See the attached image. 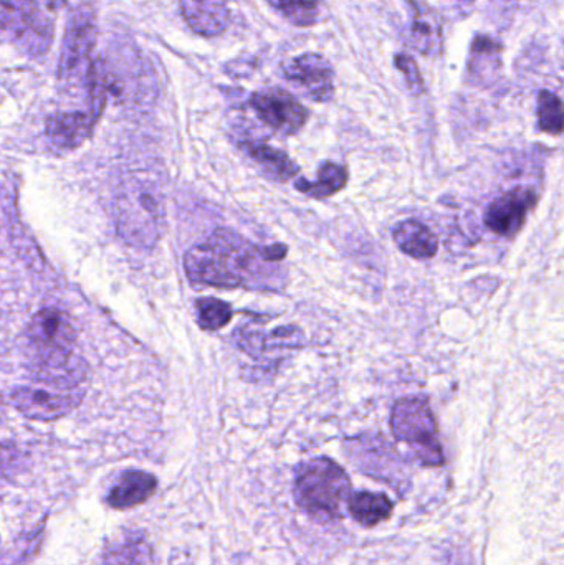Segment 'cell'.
<instances>
[{"label": "cell", "mask_w": 564, "mask_h": 565, "mask_svg": "<svg viewBox=\"0 0 564 565\" xmlns=\"http://www.w3.org/2000/svg\"><path fill=\"white\" fill-rule=\"evenodd\" d=\"M52 40V20L35 0H0V43L39 58L49 52Z\"/></svg>", "instance_id": "5"}, {"label": "cell", "mask_w": 564, "mask_h": 565, "mask_svg": "<svg viewBox=\"0 0 564 565\" xmlns=\"http://www.w3.org/2000/svg\"><path fill=\"white\" fill-rule=\"evenodd\" d=\"M396 66L403 75L406 76L407 86L413 89V93L421 95L424 93L423 76H421L419 66H417L416 60L407 53H401L396 56Z\"/></svg>", "instance_id": "25"}, {"label": "cell", "mask_w": 564, "mask_h": 565, "mask_svg": "<svg viewBox=\"0 0 564 565\" xmlns=\"http://www.w3.org/2000/svg\"><path fill=\"white\" fill-rule=\"evenodd\" d=\"M393 237L403 254L417 258V260L436 257L437 250H439V241H437L436 234L427 225L421 224L414 218L400 222L393 228Z\"/></svg>", "instance_id": "16"}, {"label": "cell", "mask_w": 564, "mask_h": 565, "mask_svg": "<svg viewBox=\"0 0 564 565\" xmlns=\"http://www.w3.org/2000/svg\"><path fill=\"white\" fill-rule=\"evenodd\" d=\"M284 75L297 83L315 102L327 103L334 95V72L320 53H304L284 65Z\"/></svg>", "instance_id": "11"}, {"label": "cell", "mask_w": 564, "mask_h": 565, "mask_svg": "<svg viewBox=\"0 0 564 565\" xmlns=\"http://www.w3.org/2000/svg\"><path fill=\"white\" fill-rule=\"evenodd\" d=\"M151 550L148 541L138 533H125L106 544L98 565H149Z\"/></svg>", "instance_id": "17"}, {"label": "cell", "mask_w": 564, "mask_h": 565, "mask_svg": "<svg viewBox=\"0 0 564 565\" xmlns=\"http://www.w3.org/2000/svg\"><path fill=\"white\" fill-rule=\"evenodd\" d=\"M0 467H2V451H0Z\"/></svg>", "instance_id": "28"}, {"label": "cell", "mask_w": 564, "mask_h": 565, "mask_svg": "<svg viewBox=\"0 0 564 565\" xmlns=\"http://www.w3.org/2000/svg\"><path fill=\"white\" fill-rule=\"evenodd\" d=\"M350 488V478L340 465L328 458H315L298 470L295 500L308 513L333 516Z\"/></svg>", "instance_id": "4"}, {"label": "cell", "mask_w": 564, "mask_h": 565, "mask_svg": "<svg viewBox=\"0 0 564 565\" xmlns=\"http://www.w3.org/2000/svg\"><path fill=\"white\" fill-rule=\"evenodd\" d=\"M115 218L126 244L141 250L155 247L166 227L164 199L155 179L128 175L116 192Z\"/></svg>", "instance_id": "2"}, {"label": "cell", "mask_w": 564, "mask_h": 565, "mask_svg": "<svg viewBox=\"0 0 564 565\" xmlns=\"http://www.w3.org/2000/svg\"><path fill=\"white\" fill-rule=\"evenodd\" d=\"M182 15L198 35L217 36L227 29V0H179Z\"/></svg>", "instance_id": "14"}, {"label": "cell", "mask_w": 564, "mask_h": 565, "mask_svg": "<svg viewBox=\"0 0 564 565\" xmlns=\"http://www.w3.org/2000/svg\"><path fill=\"white\" fill-rule=\"evenodd\" d=\"M317 181L310 182L305 178H298L295 188L301 194L310 199L323 201L340 192L348 184V171L337 162L327 161L318 169Z\"/></svg>", "instance_id": "19"}, {"label": "cell", "mask_w": 564, "mask_h": 565, "mask_svg": "<svg viewBox=\"0 0 564 565\" xmlns=\"http://www.w3.org/2000/svg\"><path fill=\"white\" fill-rule=\"evenodd\" d=\"M198 321L204 331H219L231 322L234 309L219 298H202L195 301Z\"/></svg>", "instance_id": "22"}, {"label": "cell", "mask_w": 564, "mask_h": 565, "mask_svg": "<svg viewBox=\"0 0 564 565\" xmlns=\"http://www.w3.org/2000/svg\"><path fill=\"white\" fill-rule=\"evenodd\" d=\"M96 43V19L89 6H78L70 13L65 39L60 50L58 76L65 82H73L83 72L88 76L92 68V52Z\"/></svg>", "instance_id": "7"}, {"label": "cell", "mask_w": 564, "mask_h": 565, "mask_svg": "<svg viewBox=\"0 0 564 565\" xmlns=\"http://www.w3.org/2000/svg\"><path fill=\"white\" fill-rule=\"evenodd\" d=\"M3 414V401L2 397H0V415Z\"/></svg>", "instance_id": "27"}, {"label": "cell", "mask_w": 564, "mask_h": 565, "mask_svg": "<svg viewBox=\"0 0 564 565\" xmlns=\"http://www.w3.org/2000/svg\"><path fill=\"white\" fill-rule=\"evenodd\" d=\"M539 195L532 188H517L493 201L486 212V225L500 237L510 238L525 225Z\"/></svg>", "instance_id": "10"}, {"label": "cell", "mask_w": 564, "mask_h": 565, "mask_svg": "<svg viewBox=\"0 0 564 565\" xmlns=\"http://www.w3.org/2000/svg\"><path fill=\"white\" fill-rule=\"evenodd\" d=\"M351 516L354 521L366 527H374L383 521L390 520L393 513V503L386 494L357 493L348 501Z\"/></svg>", "instance_id": "20"}, {"label": "cell", "mask_w": 564, "mask_h": 565, "mask_svg": "<svg viewBox=\"0 0 564 565\" xmlns=\"http://www.w3.org/2000/svg\"><path fill=\"white\" fill-rule=\"evenodd\" d=\"M29 341L35 364L58 362L75 355L76 331L65 312L40 309L29 322Z\"/></svg>", "instance_id": "8"}, {"label": "cell", "mask_w": 564, "mask_h": 565, "mask_svg": "<svg viewBox=\"0 0 564 565\" xmlns=\"http://www.w3.org/2000/svg\"><path fill=\"white\" fill-rule=\"evenodd\" d=\"M391 428L396 440L406 444L424 467L444 465L436 418L426 398L406 397L397 401L391 412Z\"/></svg>", "instance_id": "6"}, {"label": "cell", "mask_w": 564, "mask_h": 565, "mask_svg": "<svg viewBox=\"0 0 564 565\" xmlns=\"http://www.w3.org/2000/svg\"><path fill=\"white\" fill-rule=\"evenodd\" d=\"M158 490V478L142 470H126L111 484L106 503L113 510H131L155 497Z\"/></svg>", "instance_id": "13"}, {"label": "cell", "mask_w": 564, "mask_h": 565, "mask_svg": "<svg viewBox=\"0 0 564 565\" xmlns=\"http://www.w3.org/2000/svg\"><path fill=\"white\" fill-rule=\"evenodd\" d=\"M251 108L265 125L287 136L300 132L310 118L308 109L295 96L278 88L254 93Z\"/></svg>", "instance_id": "9"}, {"label": "cell", "mask_w": 564, "mask_h": 565, "mask_svg": "<svg viewBox=\"0 0 564 565\" xmlns=\"http://www.w3.org/2000/svg\"><path fill=\"white\" fill-rule=\"evenodd\" d=\"M539 128L540 131L552 136H562L563 132V103L558 96L549 89H543L539 95Z\"/></svg>", "instance_id": "24"}, {"label": "cell", "mask_w": 564, "mask_h": 565, "mask_svg": "<svg viewBox=\"0 0 564 565\" xmlns=\"http://www.w3.org/2000/svg\"><path fill=\"white\" fill-rule=\"evenodd\" d=\"M66 0H45L46 6L50 7V9L56 10L60 9V7L65 6Z\"/></svg>", "instance_id": "26"}, {"label": "cell", "mask_w": 564, "mask_h": 565, "mask_svg": "<svg viewBox=\"0 0 564 565\" xmlns=\"http://www.w3.org/2000/svg\"><path fill=\"white\" fill-rule=\"evenodd\" d=\"M285 254V245L255 247L235 232L221 228L185 254V275L192 285L274 289L278 281L274 262L284 260Z\"/></svg>", "instance_id": "1"}, {"label": "cell", "mask_w": 564, "mask_h": 565, "mask_svg": "<svg viewBox=\"0 0 564 565\" xmlns=\"http://www.w3.org/2000/svg\"><path fill=\"white\" fill-rule=\"evenodd\" d=\"M85 397L83 379L33 374L29 384L13 391L12 402L30 420L52 422L75 411Z\"/></svg>", "instance_id": "3"}, {"label": "cell", "mask_w": 564, "mask_h": 565, "mask_svg": "<svg viewBox=\"0 0 564 565\" xmlns=\"http://www.w3.org/2000/svg\"><path fill=\"white\" fill-rule=\"evenodd\" d=\"M281 15L297 26H311L320 20L318 0H270Z\"/></svg>", "instance_id": "23"}, {"label": "cell", "mask_w": 564, "mask_h": 565, "mask_svg": "<svg viewBox=\"0 0 564 565\" xmlns=\"http://www.w3.org/2000/svg\"><path fill=\"white\" fill-rule=\"evenodd\" d=\"M502 45L490 36L479 35L470 46L469 72L476 78H483L500 70Z\"/></svg>", "instance_id": "21"}, {"label": "cell", "mask_w": 564, "mask_h": 565, "mask_svg": "<svg viewBox=\"0 0 564 565\" xmlns=\"http://www.w3.org/2000/svg\"><path fill=\"white\" fill-rule=\"evenodd\" d=\"M95 116L82 111L56 113L46 121V136L60 149H75L92 135Z\"/></svg>", "instance_id": "15"}, {"label": "cell", "mask_w": 564, "mask_h": 565, "mask_svg": "<svg viewBox=\"0 0 564 565\" xmlns=\"http://www.w3.org/2000/svg\"><path fill=\"white\" fill-rule=\"evenodd\" d=\"M411 7L407 42L423 55H439L444 46L443 20L436 10L421 0H407Z\"/></svg>", "instance_id": "12"}, {"label": "cell", "mask_w": 564, "mask_h": 565, "mask_svg": "<svg viewBox=\"0 0 564 565\" xmlns=\"http://www.w3.org/2000/svg\"><path fill=\"white\" fill-rule=\"evenodd\" d=\"M244 149L260 166L262 172L274 181L285 182L300 174V168L280 149L264 142H245Z\"/></svg>", "instance_id": "18"}]
</instances>
